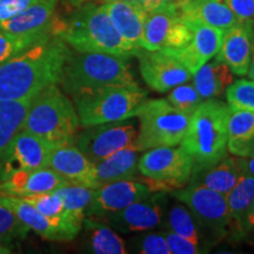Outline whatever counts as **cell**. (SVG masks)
<instances>
[{
	"mask_svg": "<svg viewBox=\"0 0 254 254\" xmlns=\"http://www.w3.org/2000/svg\"><path fill=\"white\" fill-rule=\"evenodd\" d=\"M185 17L199 19L202 23L227 31L239 23L224 0H176Z\"/></svg>",
	"mask_w": 254,
	"mask_h": 254,
	"instance_id": "23",
	"label": "cell"
},
{
	"mask_svg": "<svg viewBox=\"0 0 254 254\" xmlns=\"http://www.w3.org/2000/svg\"><path fill=\"white\" fill-rule=\"evenodd\" d=\"M103 5L123 39L134 50L142 49L145 4L131 0H107Z\"/></svg>",
	"mask_w": 254,
	"mask_h": 254,
	"instance_id": "20",
	"label": "cell"
},
{
	"mask_svg": "<svg viewBox=\"0 0 254 254\" xmlns=\"http://www.w3.org/2000/svg\"><path fill=\"white\" fill-rule=\"evenodd\" d=\"M12 252H13V251H12L11 245H7V244H4V243H0V254H9Z\"/></svg>",
	"mask_w": 254,
	"mask_h": 254,
	"instance_id": "44",
	"label": "cell"
},
{
	"mask_svg": "<svg viewBox=\"0 0 254 254\" xmlns=\"http://www.w3.org/2000/svg\"><path fill=\"white\" fill-rule=\"evenodd\" d=\"M243 164L244 168H245V173L254 177V151L250 155L243 158Z\"/></svg>",
	"mask_w": 254,
	"mask_h": 254,
	"instance_id": "42",
	"label": "cell"
},
{
	"mask_svg": "<svg viewBox=\"0 0 254 254\" xmlns=\"http://www.w3.org/2000/svg\"><path fill=\"white\" fill-rule=\"evenodd\" d=\"M252 243H253V245H254V238H253V241H252Z\"/></svg>",
	"mask_w": 254,
	"mask_h": 254,
	"instance_id": "46",
	"label": "cell"
},
{
	"mask_svg": "<svg viewBox=\"0 0 254 254\" xmlns=\"http://www.w3.org/2000/svg\"><path fill=\"white\" fill-rule=\"evenodd\" d=\"M163 190H154V193L142 198L122 211L116 212L101 220L122 233L148 231L161 224L166 207V195Z\"/></svg>",
	"mask_w": 254,
	"mask_h": 254,
	"instance_id": "14",
	"label": "cell"
},
{
	"mask_svg": "<svg viewBox=\"0 0 254 254\" xmlns=\"http://www.w3.org/2000/svg\"><path fill=\"white\" fill-rule=\"evenodd\" d=\"M49 32L45 34H31V36H19V34L9 33L0 28V64L7 62L20 52H23L28 47L44 39V38L52 34Z\"/></svg>",
	"mask_w": 254,
	"mask_h": 254,
	"instance_id": "33",
	"label": "cell"
},
{
	"mask_svg": "<svg viewBox=\"0 0 254 254\" xmlns=\"http://www.w3.org/2000/svg\"><path fill=\"white\" fill-rule=\"evenodd\" d=\"M166 100L178 111L189 114V116H192V113L202 103L201 97L196 92L195 87L189 84H182L172 88V91L168 93Z\"/></svg>",
	"mask_w": 254,
	"mask_h": 254,
	"instance_id": "36",
	"label": "cell"
},
{
	"mask_svg": "<svg viewBox=\"0 0 254 254\" xmlns=\"http://www.w3.org/2000/svg\"><path fill=\"white\" fill-rule=\"evenodd\" d=\"M136 250L144 254H170L163 234H146L136 241Z\"/></svg>",
	"mask_w": 254,
	"mask_h": 254,
	"instance_id": "38",
	"label": "cell"
},
{
	"mask_svg": "<svg viewBox=\"0 0 254 254\" xmlns=\"http://www.w3.org/2000/svg\"><path fill=\"white\" fill-rule=\"evenodd\" d=\"M201 172H204L201 182L196 184L226 195L236 186L240 177L245 174V168L243 158L226 154L218 164Z\"/></svg>",
	"mask_w": 254,
	"mask_h": 254,
	"instance_id": "29",
	"label": "cell"
},
{
	"mask_svg": "<svg viewBox=\"0 0 254 254\" xmlns=\"http://www.w3.org/2000/svg\"><path fill=\"white\" fill-rule=\"evenodd\" d=\"M72 184L97 189L99 183L95 174V164L74 144L56 146L51 153L49 166Z\"/></svg>",
	"mask_w": 254,
	"mask_h": 254,
	"instance_id": "18",
	"label": "cell"
},
{
	"mask_svg": "<svg viewBox=\"0 0 254 254\" xmlns=\"http://www.w3.org/2000/svg\"><path fill=\"white\" fill-rule=\"evenodd\" d=\"M71 49L55 33L0 64V99H31L59 85Z\"/></svg>",
	"mask_w": 254,
	"mask_h": 254,
	"instance_id": "1",
	"label": "cell"
},
{
	"mask_svg": "<svg viewBox=\"0 0 254 254\" xmlns=\"http://www.w3.org/2000/svg\"><path fill=\"white\" fill-rule=\"evenodd\" d=\"M81 1H88V0H81ZM103 1H107V0H103ZM131 1L141 2V4H158V2L171 1V0H131Z\"/></svg>",
	"mask_w": 254,
	"mask_h": 254,
	"instance_id": "43",
	"label": "cell"
},
{
	"mask_svg": "<svg viewBox=\"0 0 254 254\" xmlns=\"http://www.w3.org/2000/svg\"><path fill=\"white\" fill-rule=\"evenodd\" d=\"M134 84L128 57L72 49L60 80L64 92L71 97L103 87Z\"/></svg>",
	"mask_w": 254,
	"mask_h": 254,
	"instance_id": "4",
	"label": "cell"
},
{
	"mask_svg": "<svg viewBox=\"0 0 254 254\" xmlns=\"http://www.w3.org/2000/svg\"><path fill=\"white\" fill-rule=\"evenodd\" d=\"M136 133L134 124L129 119L87 126L77 133L74 144L93 164L110 157L117 151L134 145Z\"/></svg>",
	"mask_w": 254,
	"mask_h": 254,
	"instance_id": "10",
	"label": "cell"
},
{
	"mask_svg": "<svg viewBox=\"0 0 254 254\" xmlns=\"http://www.w3.org/2000/svg\"><path fill=\"white\" fill-rule=\"evenodd\" d=\"M226 99L230 107L254 111V80L240 79L226 88Z\"/></svg>",
	"mask_w": 254,
	"mask_h": 254,
	"instance_id": "35",
	"label": "cell"
},
{
	"mask_svg": "<svg viewBox=\"0 0 254 254\" xmlns=\"http://www.w3.org/2000/svg\"><path fill=\"white\" fill-rule=\"evenodd\" d=\"M147 92L134 85L103 87L74 95V107L84 127L119 122L135 117Z\"/></svg>",
	"mask_w": 254,
	"mask_h": 254,
	"instance_id": "6",
	"label": "cell"
},
{
	"mask_svg": "<svg viewBox=\"0 0 254 254\" xmlns=\"http://www.w3.org/2000/svg\"><path fill=\"white\" fill-rule=\"evenodd\" d=\"M227 148L233 155L245 158L254 151V111L230 107Z\"/></svg>",
	"mask_w": 254,
	"mask_h": 254,
	"instance_id": "24",
	"label": "cell"
},
{
	"mask_svg": "<svg viewBox=\"0 0 254 254\" xmlns=\"http://www.w3.org/2000/svg\"><path fill=\"white\" fill-rule=\"evenodd\" d=\"M239 21L254 25V0H224Z\"/></svg>",
	"mask_w": 254,
	"mask_h": 254,
	"instance_id": "39",
	"label": "cell"
},
{
	"mask_svg": "<svg viewBox=\"0 0 254 254\" xmlns=\"http://www.w3.org/2000/svg\"><path fill=\"white\" fill-rule=\"evenodd\" d=\"M241 230H243V236H245L249 232H254V200L244 215L243 222H241Z\"/></svg>",
	"mask_w": 254,
	"mask_h": 254,
	"instance_id": "41",
	"label": "cell"
},
{
	"mask_svg": "<svg viewBox=\"0 0 254 254\" xmlns=\"http://www.w3.org/2000/svg\"><path fill=\"white\" fill-rule=\"evenodd\" d=\"M55 147L27 129H20L0 153V180L19 171L47 167Z\"/></svg>",
	"mask_w": 254,
	"mask_h": 254,
	"instance_id": "12",
	"label": "cell"
},
{
	"mask_svg": "<svg viewBox=\"0 0 254 254\" xmlns=\"http://www.w3.org/2000/svg\"><path fill=\"white\" fill-rule=\"evenodd\" d=\"M254 200V177L243 174L236 186L226 194L227 204V236L239 239L243 236L241 222L247 208Z\"/></svg>",
	"mask_w": 254,
	"mask_h": 254,
	"instance_id": "25",
	"label": "cell"
},
{
	"mask_svg": "<svg viewBox=\"0 0 254 254\" xmlns=\"http://www.w3.org/2000/svg\"><path fill=\"white\" fill-rule=\"evenodd\" d=\"M138 153L134 145L117 151L95 164V174L99 186L124 179H134L138 171Z\"/></svg>",
	"mask_w": 254,
	"mask_h": 254,
	"instance_id": "26",
	"label": "cell"
},
{
	"mask_svg": "<svg viewBox=\"0 0 254 254\" xmlns=\"http://www.w3.org/2000/svg\"><path fill=\"white\" fill-rule=\"evenodd\" d=\"M69 182L50 167L19 171L0 180V194L23 196L56 190Z\"/></svg>",
	"mask_w": 254,
	"mask_h": 254,
	"instance_id": "19",
	"label": "cell"
},
{
	"mask_svg": "<svg viewBox=\"0 0 254 254\" xmlns=\"http://www.w3.org/2000/svg\"><path fill=\"white\" fill-rule=\"evenodd\" d=\"M87 252L94 254L127 253L124 240L106 222L94 218L85 217L82 221ZM81 227V228H82Z\"/></svg>",
	"mask_w": 254,
	"mask_h": 254,
	"instance_id": "28",
	"label": "cell"
},
{
	"mask_svg": "<svg viewBox=\"0 0 254 254\" xmlns=\"http://www.w3.org/2000/svg\"><path fill=\"white\" fill-rule=\"evenodd\" d=\"M139 59L141 77L152 90L167 92L185 84L193 78L184 64L166 51H147L140 49L135 53Z\"/></svg>",
	"mask_w": 254,
	"mask_h": 254,
	"instance_id": "13",
	"label": "cell"
},
{
	"mask_svg": "<svg viewBox=\"0 0 254 254\" xmlns=\"http://www.w3.org/2000/svg\"><path fill=\"white\" fill-rule=\"evenodd\" d=\"M233 81V74L230 67L215 58L207 62L193 75V86L201 99H214L220 97Z\"/></svg>",
	"mask_w": 254,
	"mask_h": 254,
	"instance_id": "27",
	"label": "cell"
},
{
	"mask_svg": "<svg viewBox=\"0 0 254 254\" xmlns=\"http://www.w3.org/2000/svg\"><path fill=\"white\" fill-rule=\"evenodd\" d=\"M58 0H36L14 17L0 23V28L19 36L53 32V15Z\"/></svg>",
	"mask_w": 254,
	"mask_h": 254,
	"instance_id": "21",
	"label": "cell"
},
{
	"mask_svg": "<svg viewBox=\"0 0 254 254\" xmlns=\"http://www.w3.org/2000/svg\"><path fill=\"white\" fill-rule=\"evenodd\" d=\"M53 33L78 52L131 57L139 51L123 39L103 4L87 2L80 6L67 20L53 25Z\"/></svg>",
	"mask_w": 254,
	"mask_h": 254,
	"instance_id": "2",
	"label": "cell"
},
{
	"mask_svg": "<svg viewBox=\"0 0 254 254\" xmlns=\"http://www.w3.org/2000/svg\"><path fill=\"white\" fill-rule=\"evenodd\" d=\"M30 232L26 225L12 209L0 202V243L9 245L14 240H23Z\"/></svg>",
	"mask_w": 254,
	"mask_h": 254,
	"instance_id": "34",
	"label": "cell"
},
{
	"mask_svg": "<svg viewBox=\"0 0 254 254\" xmlns=\"http://www.w3.org/2000/svg\"><path fill=\"white\" fill-rule=\"evenodd\" d=\"M249 77L254 80V53H253V58H252V63H251V66H250V69H249Z\"/></svg>",
	"mask_w": 254,
	"mask_h": 254,
	"instance_id": "45",
	"label": "cell"
},
{
	"mask_svg": "<svg viewBox=\"0 0 254 254\" xmlns=\"http://www.w3.org/2000/svg\"><path fill=\"white\" fill-rule=\"evenodd\" d=\"M230 106L207 99L192 113L182 146L193 159L194 173L218 164L227 154Z\"/></svg>",
	"mask_w": 254,
	"mask_h": 254,
	"instance_id": "3",
	"label": "cell"
},
{
	"mask_svg": "<svg viewBox=\"0 0 254 254\" xmlns=\"http://www.w3.org/2000/svg\"><path fill=\"white\" fill-rule=\"evenodd\" d=\"M0 202L12 209L17 217L30 228V231L36 232L44 239L50 241H69L75 238L67 228L39 213L30 202L23 198L0 194Z\"/></svg>",
	"mask_w": 254,
	"mask_h": 254,
	"instance_id": "22",
	"label": "cell"
},
{
	"mask_svg": "<svg viewBox=\"0 0 254 254\" xmlns=\"http://www.w3.org/2000/svg\"><path fill=\"white\" fill-rule=\"evenodd\" d=\"M142 49L147 51L178 50L185 47L192 38V31L176 0L145 4Z\"/></svg>",
	"mask_w": 254,
	"mask_h": 254,
	"instance_id": "9",
	"label": "cell"
},
{
	"mask_svg": "<svg viewBox=\"0 0 254 254\" xmlns=\"http://www.w3.org/2000/svg\"><path fill=\"white\" fill-rule=\"evenodd\" d=\"M167 226L174 233L199 245L200 237L196 222L185 206L174 205L167 215Z\"/></svg>",
	"mask_w": 254,
	"mask_h": 254,
	"instance_id": "32",
	"label": "cell"
},
{
	"mask_svg": "<svg viewBox=\"0 0 254 254\" xmlns=\"http://www.w3.org/2000/svg\"><path fill=\"white\" fill-rule=\"evenodd\" d=\"M161 234L166 240L170 254H198L202 252L201 250H199V245L187 240L186 238L179 236L172 231L164 232Z\"/></svg>",
	"mask_w": 254,
	"mask_h": 254,
	"instance_id": "37",
	"label": "cell"
},
{
	"mask_svg": "<svg viewBox=\"0 0 254 254\" xmlns=\"http://www.w3.org/2000/svg\"><path fill=\"white\" fill-rule=\"evenodd\" d=\"M254 53V25L239 21L224 32L215 58L220 59L237 75H247Z\"/></svg>",
	"mask_w": 254,
	"mask_h": 254,
	"instance_id": "17",
	"label": "cell"
},
{
	"mask_svg": "<svg viewBox=\"0 0 254 254\" xmlns=\"http://www.w3.org/2000/svg\"><path fill=\"white\" fill-rule=\"evenodd\" d=\"M32 100H1L0 99V153L14 135L23 129L27 111Z\"/></svg>",
	"mask_w": 254,
	"mask_h": 254,
	"instance_id": "30",
	"label": "cell"
},
{
	"mask_svg": "<svg viewBox=\"0 0 254 254\" xmlns=\"http://www.w3.org/2000/svg\"><path fill=\"white\" fill-rule=\"evenodd\" d=\"M62 196L64 207L77 224L81 225L86 217V209L91 204L94 189L68 183L56 190Z\"/></svg>",
	"mask_w": 254,
	"mask_h": 254,
	"instance_id": "31",
	"label": "cell"
},
{
	"mask_svg": "<svg viewBox=\"0 0 254 254\" xmlns=\"http://www.w3.org/2000/svg\"><path fill=\"white\" fill-rule=\"evenodd\" d=\"M36 0H0V23L14 17Z\"/></svg>",
	"mask_w": 254,
	"mask_h": 254,
	"instance_id": "40",
	"label": "cell"
},
{
	"mask_svg": "<svg viewBox=\"0 0 254 254\" xmlns=\"http://www.w3.org/2000/svg\"><path fill=\"white\" fill-rule=\"evenodd\" d=\"M138 171L150 190L171 192L182 189L193 174V159L183 146H161L147 150L138 159Z\"/></svg>",
	"mask_w": 254,
	"mask_h": 254,
	"instance_id": "8",
	"label": "cell"
},
{
	"mask_svg": "<svg viewBox=\"0 0 254 254\" xmlns=\"http://www.w3.org/2000/svg\"><path fill=\"white\" fill-rule=\"evenodd\" d=\"M79 126L74 105L58 85H52L33 98L23 128L60 146L74 142Z\"/></svg>",
	"mask_w": 254,
	"mask_h": 254,
	"instance_id": "5",
	"label": "cell"
},
{
	"mask_svg": "<svg viewBox=\"0 0 254 254\" xmlns=\"http://www.w3.org/2000/svg\"><path fill=\"white\" fill-rule=\"evenodd\" d=\"M185 20L192 31L190 43L182 49L166 50V52L176 56L194 75L206 63L217 56L221 46L224 31L209 26L195 18L185 17Z\"/></svg>",
	"mask_w": 254,
	"mask_h": 254,
	"instance_id": "16",
	"label": "cell"
},
{
	"mask_svg": "<svg viewBox=\"0 0 254 254\" xmlns=\"http://www.w3.org/2000/svg\"><path fill=\"white\" fill-rule=\"evenodd\" d=\"M170 193L187 206L199 226L212 231L219 238L227 236L226 195L196 183Z\"/></svg>",
	"mask_w": 254,
	"mask_h": 254,
	"instance_id": "11",
	"label": "cell"
},
{
	"mask_svg": "<svg viewBox=\"0 0 254 254\" xmlns=\"http://www.w3.org/2000/svg\"><path fill=\"white\" fill-rule=\"evenodd\" d=\"M135 117L139 120L134 146L139 152L182 144L190 116L178 111L165 99L145 100Z\"/></svg>",
	"mask_w": 254,
	"mask_h": 254,
	"instance_id": "7",
	"label": "cell"
},
{
	"mask_svg": "<svg viewBox=\"0 0 254 254\" xmlns=\"http://www.w3.org/2000/svg\"><path fill=\"white\" fill-rule=\"evenodd\" d=\"M152 190L146 184L134 179H124L103 184L94 189L86 217L101 220L107 215L122 211L128 205L150 195Z\"/></svg>",
	"mask_w": 254,
	"mask_h": 254,
	"instance_id": "15",
	"label": "cell"
}]
</instances>
